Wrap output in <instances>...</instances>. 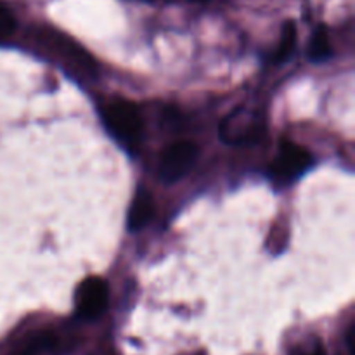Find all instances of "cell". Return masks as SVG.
<instances>
[{
  "mask_svg": "<svg viewBox=\"0 0 355 355\" xmlns=\"http://www.w3.org/2000/svg\"><path fill=\"white\" fill-rule=\"evenodd\" d=\"M155 210H156L155 200H153L151 193L142 189V187H139L134 200H132L130 210H128V217H127L128 231L132 232L142 231V229L153 220V217H155Z\"/></svg>",
  "mask_w": 355,
  "mask_h": 355,
  "instance_id": "7",
  "label": "cell"
},
{
  "mask_svg": "<svg viewBox=\"0 0 355 355\" xmlns=\"http://www.w3.org/2000/svg\"><path fill=\"white\" fill-rule=\"evenodd\" d=\"M33 40L42 51L58 59L64 66V69H68L75 76L83 78V76H92L96 73L94 59L66 35H61L52 28H38L33 33Z\"/></svg>",
  "mask_w": 355,
  "mask_h": 355,
  "instance_id": "1",
  "label": "cell"
},
{
  "mask_svg": "<svg viewBox=\"0 0 355 355\" xmlns=\"http://www.w3.org/2000/svg\"><path fill=\"white\" fill-rule=\"evenodd\" d=\"M295 45H297V26H295L293 21H288L283 26V33H281L279 45L276 49V62H284L290 59L291 52L295 51Z\"/></svg>",
  "mask_w": 355,
  "mask_h": 355,
  "instance_id": "9",
  "label": "cell"
},
{
  "mask_svg": "<svg viewBox=\"0 0 355 355\" xmlns=\"http://www.w3.org/2000/svg\"><path fill=\"white\" fill-rule=\"evenodd\" d=\"M110 290L107 283L103 277L89 276L78 284V290L75 295L76 311L82 318L96 319L106 311Z\"/></svg>",
  "mask_w": 355,
  "mask_h": 355,
  "instance_id": "6",
  "label": "cell"
},
{
  "mask_svg": "<svg viewBox=\"0 0 355 355\" xmlns=\"http://www.w3.org/2000/svg\"><path fill=\"white\" fill-rule=\"evenodd\" d=\"M307 54L309 59L315 62H322L331 58V42H329L328 30L324 26H319L312 33L311 42H309Z\"/></svg>",
  "mask_w": 355,
  "mask_h": 355,
  "instance_id": "8",
  "label": "cell"
},
{
  "mask_svg": "<svg viewBox=\"0 0 355 355\" xmlns=\"http://www.w3.org/2000/svg\"><path fill=\"white\" fill-rule=\"evenodd\" d=\"M298 355H328V354H326L324 347H322V343L319 342V340H312L307 347H304V349L298 352Z\"/></svg>",
  "mask_w": 355,
  "mask_h": 355,
  "instance_id": "11",
  "label": "cell"
},
{
  "mask_svg": "<svg viewBox=\"0 0 355 355\" xmlns=\"http://www.w3.org/2000/svg\"><path fill=\"white\" fill-rule=\"evenodd\" d=\"M14 31H16V19L12 12L3 3H0V42L12 37Z\"/></svg>",
  "mask_w": 355,
  "mask_h": 355,
  "instance_id": "10",
  "label": "cell"
},
{
  "mask_svg": "<svg viewBox=\"0 0 355 355\" xmlns=\"http://www.w3.org/2000/svg\"><path fill=\"white\" fill-rule=\"evenodd\" d=\"M263 128H266V123L259 111L238 107L222 120L218 134L222 141L227 144H253L260 139Z\"/></svg>",
  "mask_w": 355,
  "mask_h": 355,
  "instance_id": "3",
  "label": "cell"
},
{
  "mask_svg": "<svg viewBox=\"0 0 355 355\" xmlns=\"http://www.w3.org/2000/svg\"><path fill=\"white\" fill-rule=\"evenodd\" d=\"M198 158H200V146L194 142L180 141L170 144L159 158V180L165 184L179 182L194 168Z\"/></svg>",
  "mask_w": 355,
  "mask_h": 355,
  "instance_id": "4",
  "label": "cell"
},
{
  "mask_svg": "<svg viewBox=\"0 0 355 355\" xmlns=\"http://www.w3.org/2000/svg\"><path fill=\"white\" fill-rule=\"evenodd\" d=\"M101 116L107 130L128 148H135L144 135V120L134 103L111 99L101 106Z\"/></svg>",
  "mask_w": 355,
  "mask_h": 355,
  "instance_id": "2",
  "label": "cell"
},
{
  "mask_svg": "<svg viewBox=\"0 0 355 355\" xmlns=\"http://www.w3.org/2000/svg\"><path fill=\"white\" fill-rule=\"evenodd\" d=\"M312 165V155L304 148L291 141H283L279 144L276 158L270 163V175L281 184H290L300 175H304Z\"/></svg>",
  "mask_w": 355,
  "mask_h": 355,
  "instance_id": "5",
  "label": "cell"
}]
</instances>
